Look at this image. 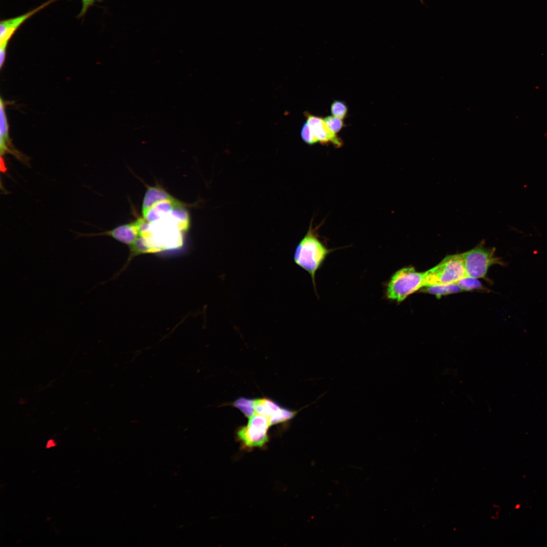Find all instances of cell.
Wrapping results in <instances>:
<instances>
[{
	"label": "cell",
	"instance_id": "1",
	"mask_svg": "<svg viewBox=\"0 0 547 547\" xmlns=\"http://www.w3.org/2000/svg\"><path fill=\"white\" fill-rule=\"evenodd\" d=\"M333 251L327 248L319 239L311 226L297 245L293 255L296 264L307 272L316 291V274L326 257Z\"/></svg>",
	"mask_w": 547,
	"mask_h": 547
},
{
	"label": "cell",
	"instance_id": "2",
	"mask_svg": "<svg viewBox=\"0 0 547 547\" xmlns=\"http://www.w3.org/2000/svg\"><path fill=\"white\" fill-rule=\"evenodd\" d=\"M424 272H418L413 267H406L396 271L386 284L387 299L401 302L424 286Z\"/></svg>",
	"mask_w": 547,
	"mask_h": 547
},
{
	"label": "cell",
	"instance_id": "3",
	"mask_svg": "<svg viewBox=\"0 0 547 547\" xmlns=\"http://www.w3.org/2000/svg\"><path fill=\"white\" fill-rule=\"evenodd\" d=\"M424 274V287L456 283L467 277L461 254L446 257L438 265L425 271Z\"/></svg>",
	"mask_w": 547,
	"mask_h": 547
},
{
	"label": "cell",
	"instance_id": "4",
	"mask_svg": "<svg viewBox=\"0 0 547 547\" xmlns=\"http://www.w3.org/2000/svg\"><path fill=\"white\" fill-rule=\"evenodd\" d=\"M464 269L467 277L475 279L486 276L489 267L495 264L504 265L505 263L495 256V248L479 246L461 253Z\"/></svg>",
	"mask_w": 547,
	"mask_h": 547
},
{
	"label": "cell",
	"instance_id": "5",
	"mask_svg": "<svg viewBox=\"0 0 547 547\" xmlns=\"http://www.w3.org/2000/svg\"><path fill=\"white\" fill-rule=\"evenodd\" d=\"M270 426L271 424L266 417L255 413L249 417L246 425L239 428L237 435L244 447H261L268 440V431Z\"/></svg>",
	"mask_w": 547,
	"mask_h": 547
},
{
	"label": "cell",
	"instance_id": "6",
	"mask_svg": "<svg viewBox=\"0 0 547 547\" xmlns=\"http://www.w3.org/2000/svg\"><path fill=\"white\" fill-rule=\"evenodd\" d=\"M144 218H140L132 222L118 226L114 228L98 233H83L76 232L77 238L97 236L110 237L115 240L129 246L132 245L140 234L145 223Z\"/></svg>",
	"mask_w": 547,
	"mask_h": 547
},
{
	"label": "cell",
	"instance_id": "7",
	"mask_svg": "<svg viewBox=\"0 0 547 547\" xmlns=\"http://www.w3.org/2000/svg\"><path fill=\"white\" fill-rule=\"evenodd\" d=\"M253 408L255 413L266 417L271 425L291 420L299 411L282 407L276 402L267 398L254 399Z\"/></svg>",
	"mask_w": 547,
	"mask_h": 547
},
{
	"label": "cell",
	"instance_id": "8",
	"mask_svg": "<svg viewBox=\"0 0 547 547\" xmlns=\"http://www.w3.org/2000/svg\"><path fill=\"white\" fill-rule=\"evenodd\" d=\"M59 0H48L37 7L21 15L0 22V49L6 50L9 41L20 26L31 16Z\"/></svg>",
	"mask_w": 547,
	"mask_h": 547
},
{
	"label": "cell",
	"instance_id": "9",
	"mask_svg": "<svg viewBox=\"0 0 547 547\" xmlns=\"http://www.w3.org/2000/svg\"><path fill=\"white\" fill-rule=\"evenodd\" d=\"M306 123L318 141L322 144H332L337 148L343 145V141L337 134L332 132L326 124L324 119L305 111Z\"/></svg>",
	"mask_w": 547,
	"mask_h": 547
},
{
	"label": "cell",
	"instance_id": "10",
	"mask_svg": "<svg viewBox=\"0 0 547 547\" xmlns=\"http://www.w3.org/2000/svg\"><path fill=\"white\" fill-rule=\"evenodd\" d=\"M184 205L174 197L162 200L153 204L143 218L150 223L165 217L175 208Z\"/></svg>",
	"mask_w": 547,
	"mask_h": 547
},
{
	"label": "cell",
	"instance_id": "11",
	"mask_svg": "<svg viewBox=\"0 0 547 547\" xmlns=\"http://www.w3.org/2000/svg\"><path fill=\"white\" fill-rule=\"evenodd\" d=\"M173 197L166 190L158 186H149L144 195L142 205V213L144 217L149 209L155 203Z\"/></svg>",
	"mask_w": 547,
	"mask_h": 547
},
{
	"label": "cell",
	"instance_id": "12",
	"mask_svg": "<svg viewBox=\"0 0 547 547\" xmlns=\"http://www.w3.org/2000/svg\"><path fill=\"white\" fill-rule=\"evenodd\" d=\"M422 292L434 294L439 298L443 295L463 291L456 283L424 287Z\"/></svg>",
	"mask_w": 547,
	"mask_h": 547
},
{
	"label": "cell",
	"instance_id": "13",
	"mask_svg": "<svg viewBox=\"0 0 547 547\" xmlns=\"http://www.w3.org/2000/svg\"><path fill=\"white\" fill-rule=\"evenodd\" d=\"M253 400L244 397L239 398L233 402V406L249 418L255 413L253 408Z\"/></svg>",
	"mask_w": 547,
	"mask_h": 547
},
{
	"label": "cell",
	"instance_id": "14",
	"mask_svg": "<svg viewBox=\"0 0 547 547\" xmlns=\"http://www.w3.org/2000/svg\"><path fill=\"white\" fill-rule=\"evenodd\" d=\"M461 290L464 291H470L473 289L481 288V283L478 279L466 277L459 280L456 283Z\"/></svg>",
	"mask_w": 547,
	"mask_h": 547
},
{
	"label": "cell",
	"instance_id": "15",
	"mask_svg": "<svg viewBox=\"0 0 547 547\" xmlns=\"http://www.w3.org/2000/svg\"><path fill=\"white\" fill-rule=\"evenodd\" d=\"M347 111L346 105L341 101L335 100L331 104V112L334 116L343 120L347 115Z\"/></svg>",
	"mask_w": 547,
	"mask_h": 547
},
{
	"label": "cell",
	"instance_id": "16",
	"mask_svg": "<svg viewBox=\"0 0 547 547\" xmlns=\"http://www.w3.org/2000/svg\"><path fill=\"white\" fill-rule=\"evenodd\" d=\"M324 119L329 129L335 134L339 132L345 126L343 120L333 115L327 116Z\"/></svg>",
	"mask_w": 547,
	"mask_h": 547
},
{
	"label": "cell",
	"instance_id": "17",
	"mask_svg": "<svg viewBox=\"0 0 547 547\" xmlns=\"http://www.w3.org/2000/svg\"><path fill=\"white\" fill-rule=\"evenodd\" d=\"M300 135L304 142L309 145H313L319 142L306 122L301 127Z\"/></svg>",
	"mask_w": 547,
	"mask_h": 547
},
{
	"label": "cell",
	"instance_id": "18",
	"mask_svg": "<svg viewBox=\"0 0 547 547\" xmlns=\"http://www.w3.org/2000/svg\"><path fill=\"white\" fill-rule=\"evenodd\" d=\"M102 0H81L82 9L77 17L81 18L84 16L88 9L94 5L96 2H101Z\"/></svg>",
	"mask_w": 547,
	"mask_h": 547
},
{
	"label": "cell",
	"instance_id": "19",
	"mask_svg": "<svg viewBox=\"0 0 547 547\" xmlns=\"http://www.w3.org/2000/svg\"><path fill=\"white\" fill-rule=\"evenodd\" d=\"M56 445V444L55 443L53 440H50L48 441L47 443L46 448H50L52 447L55 446Z\"/></svg>",
	"mask_w": 547,
	"mask_h": 547
},
{
	"label": "cell",
	"instance_id": "20",
	"mask_svg": "<svg viewBox=\"0 0 547 547\" xmlns=\"http://www.w3.org/2000/svg\"><path fill=\"white\" fill-rule=\"evenodd\" d=\"M420 1L422 4H423V0H420Z\"/></svg>",
	"mask_w": 547,
	"mask_h": 547
}]
</instances>
